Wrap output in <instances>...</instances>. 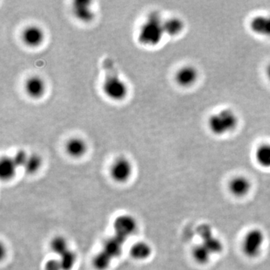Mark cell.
Returning <instances> with one entry per match:
<instances>
[{
    "mask_svg": "<svg viewBox=\"0 0 270 270\" xmlns=\"http://www.w3.org/2000/svg\"><path fill=\"white\" fill-rule=\"evenodd\" d=\"M22 39L27 46L36 48L43 43L45 34L43 30L37 26H30L23 32Z\"/></svg>",
    "mask_w": 270,
    "mask_h": 270,
    "instance_id": "9c48e42d",
    "label": "cell"
},
{
    "mask_svg": "<svg viewBox=\"0 0 270 270\" xmlns=\"http://www.w3.org/2000/svg\"><path fill=\"white\" fill-rule=\"evenodd\" d=\"M239 124L237 114L230 108L214 113L208 118L207 126L213 135L222 136L233 132Z\"/></svg>",
    "mask_w": 270,
    "mask_h": 270,
    "instance_id": "7a4b0ae2",
    "label": "cell"
},
{
    "mask_svg": "<svg viewBox=\"0 0 270 270\" xmlns=\"http://www.w3.org/2000/svg\"><path fill=\"white\" fill-rule=\"evenodd\" d=\"M45 270H62L60 260H48L45 264Z\"/></svg>",
    "mask_w": 270,
    "mask_h": 270,
    "instance_id": "d4e9b609",
    "label": "cell"
},
{
    "mask_svg": "<svg viewBox=\"0 0 270 270\" xmlns=\"http://www.w3.org/2000/svg\"><path fill=\"white\" fill-rule=\"evenodd\" d=\"M17 165L13 158L3 157L0 161V176L2 179L9 180L15 176Z\"/></svg>",
    "mask_w": 270,
    "mask_h": 270,
    "instance_id": "2e32d148",
    "label": "cell"
},
{
    "mask_svg": "<svg viewBox=\"0 0 270 270\" xmlns=\"http://www.w3.org/2000/svg\"><path fill=\"white\" fill-rule=\"evenodd\" d=\"M76 261V255L73 251L68 250L66 253L62 254L60 262L62 270H71L73 268Z\"/></svg>",
    "mask_w": 270,
    "mask_h": 270,
    "instance_id": "603a6c76",
    "label": "cell"
},
{
    "mask_svg": "<svg viewBox=\"0 0 270 270\" xmlns=\"http://www.w3.org/2000/svg\"><path fill=\"white\" fill-rule=\"evenodd\" d=\"M212 254L202 243L196 245L192 250V257L198 264L205 265L209 263Z\"/></svg>",
    "mask_w": 270,
    "mask_h": 270,
    "instance_id": "ac0fdd59",
    "label": "cell"
},
{
    "mask_svg": "<svg viewBox=\"0 0 270 270\" xmlns=\"http://www.w3.org/2000/svg\"><path fill=\"white\" fill-rule=\"evenodd\" d=\"M51 248L55 254L60 256L69 250L67 241L61 236H57L51 241Z\"/></svg>",
    "mask_w": 270,
    "mask_h": 270,
    "instance_id": "7402d4cb",
    "label": "cell"
},
{
    "mask_svg": "<svg viewBox=\"0 0 270 270\" xmlns=\"http://www.w3.org/2000/svg\"><path fill=\"white\" fill-rule=\"evenodd\" d=\"M72 12L77 19L83 22H90L94 19V12L91 9V2L75 1L72 6Z\"/></svg>",
    "mask_w": 270,
    "mask_h": 270,
    "instance_id": "30bf717a",
    "label": "cell"
},
{
    "mask_svg": "<svg viewBox=\"0 0 270 270\" xmlns=\"http://www.w3.org/2000/svg\"><path fill=\"white\" fill-rule=\"evenodd\" d=\"M41 165H42V158L36 154H33L29 155L28 160L24 167L27 173L33 174L39 170Z\"/></svg>",
    "mask_w": 270,
    "mask_h": 270,
    "instance_id": "ffe728a7",
    "label": "cell"
},
{
    "mask_svg": "<svg viewBox=\"0 0 270 270\" xmlns=\"http://www.w3.org/2000/svg\"><path fill=\"white\" fill-rule=\"evenodd\" d=\"M266 75L270 82V63L268 65L267 67L266 68Z\"/></svg>",
    "mask_w": 270,
    "mask_h": 270,
    "instance_id": "484cf974",
    "label": "cell"
},
{
    "mask_svg": "<svg viewBox=\"0 0 270 270\" xmlns=\"http://www.w3.org/2000/svg\"><path fill=\"white\" fill-rule=\"evenodd\" d=\"M265 242V234L258 228L250 230L245 233L242 242V251L248 258H255L261 253Z\"/></svg>",
    "mask_w": 270,
    "mask_h": 270,
    "instance_id": "277c9868",
    "label": "cell"
},
{
    "mask_svg": "<svg viewBox=\"0 0 270 270\" xmlns=\"http://www.w3.org/2000/svg\"><path fill=\"white\" fill-rule=\"evenodd\" d=\"M29 155H27V152L24 150H19L16 152L15 157H14L13 160L15 161V164L17 167H24L26 163H27V160H28Z\"/></svg>",
    "mask_w": 270,
    "mask_h": 270,
    "instance_id": "cb8c5ba5",
    "label": "cell"
},
{
    "mask_svg": "<svg viewBox=\"0 0 270 270\" xmlns=\"http://www.w3.org/2000/svg\"><path fill=\"white\" fill-rule=\"evenodd\" d=\"M105 72V81L103 84L104 93L109 99L114 101H121L127 95V87L120 79L118 71L111 59L106 58L102 63Z\"/></svg>",
    "mask_w": 270,
    "mask_h": 270,
    "instance_id": "6da1fadb",
    "label": "cell"
},
{
    "mask_svg": "<svg viewBox=\"0 0 270 270\" xmlns=\"http://www.w3.org/2000/svg\"><path fill=\"white\" fill-rule=\"evenodd\" d=\"M254 157L259 165L270 168V143L260 145L256 149Z\"/></svg>",
    "mask_w": 270,
    "mask_h": 270,
    "instance_id": "e0dca14e",
    "label": "cell"
},
{
    "mask_svg": "<svg viewBox=\"0 0 270 270\" xmlns=\"http://www.w3.org/2000/svg\"><path fill=\"white\" fill-rule=\"evenodd\" d=\"M66 151L71 156L79 158L85 154L87 151V144L82 139L74 137L67 142Z\"/></svg>",
    "mask_w": 270,
    "mask_h": 270,
    "instance_id": "4fadbf2b",
    "label": "cell"
},
{
    "mask_svg": "<svg viewBox=\"0 0 270 270\" xmlns=\"http://www.w3.org/2000/svg\"><path fill=\"white\" fill-rule=\"evenodd\" d=\"M185 28V23L181 18L173 17L164 21V30L165 34L176 36L180 34Z\"/></svg>",
    "mask_w": 270,
    "mask_h": 270,
    "instance_id": "5bb4252c",
    "label": "cell"
},
{
    "mask_svg": "<svg viewBox=\"0 0 270 270\" xmlns=\"http://www.w3.org/2000/svg\"><path fill=\"white\" fill-rule=\"evenodd\" d=\"M126 239L116 235L114 237L108 239L104 245V250L107 254H109L112 258L118 257L122 251V245Z\"/></svg>",
    "mask_w": 270,
    "mask_h": 270,
    "instance_id": "9a60e30c",
    "label": "cell"
},
{
    "mask_svg": "<svg viewBox=\"0 0 270 270\" xmlns=\"http://www.w3.org/2000/svg\"><path fill=\"white\" fill-rule=\"evenodd\" d=\"M152 250L151 247L146 242H137L132 247L130 254L136 260H144L150 256Z\"/></svg>",
    "mask_w": 270,
    "mask_h": 270,
    "instance_id": "d6986e66",
    "label": "cell"
},
{
    "mask_svg": "<svg viewBox=\"0 0 270 270\" xmlns=\"http://www.w3.org/2000/svg\"><path fill=\"white\" fill-rule=\"evenodd\" d=\"M116 235L126 239L128 236L135 233L137 223L135 218L130 215H121L116 218L114 224Z\"/></svg>",
    "mask_w": 270,
    "mask_h": 270,
    "instance_id": "52a82bcc",
    "label": "cell"
},
{
    "mask_svg": "<svg viewBox=\"0 0 270 270\" xmlns=\"http://www.w3.org/2000/svg\"><path fill=\"white\" fill-rule=\"evenodd\" d=\"M199 78L197 68L191 65H186L179 68L175 75V81L178 85L183 88H188L196 84Z\"/></svg>",
    "mask_w": 270,
    "mask_h": 270,
    "instance_id": "5b68a950",
    "label": "cell"
},
{
    "mask_svg": "<svg viewBox=\"0 0 270 270\" xmlns=\"http://www.w3.org/2000/svg\"><path fill=\"white\" fill-rule=\"evenodd\" d=\"M164 34V21L158 12H152L140 28L138 40L143 45L155 46L161 42Z\"/></svg>",
    "mask_w": 270,
    "mask_h": 270,
    "instance_id": "3957f363",
    "label": "cell"
},
{
    "mask_svg": "<svg viewBox=\"0 0 270 270\" xmlns=\"http://www.w3.org/2000/svg\"><path fill=\"white\" fill-rule=\"evenodd\" d=\"M112 257L105 251H101L95 257L93 265L98 270H105L109 266Z\"/></svg>",
    "mask_w": 270,
    "mask_h": 270,
    "instance_id": "44dd1931",
    "label": "cell"
},
{
    "mask_svg": "<svg viewBox=\"0 0 270 270\" xmlns=\"http://www.w3.org/2000/svg\"><path fill=\"white\" fill-rule=\"evenodd\" d=\"M132 168L130 161L124 157L117 158L111 168V175L114 180L118 182H124L130 177Z\"/></svg>",
    "mask_w": 270,
    "mask_h": 270,
    "instance_id": "8992f818",
    "label": "cell"
},
{
    "mask_svg": "<svg viewBox=\"0 0 270 270\" xmlns=\"http://www.w3.org/2000/svg\"><path fill=\"white\" fill-rule=\"evenodd\" d=\"M45 81L38 76H33L27 80L25 84L26 92L33 99H40L45 93Z\"/></svg>",
    "mask_w": 270,
    "mask_h": 270,
    "instance_id": "7c38bea8",
    "label": "cell"
},
{
    "mask_svg": "<svg viewBox=\"0 0 270 270\" xmlns=\"http://www.w3.org/2000/svg\"><path fill=\"white\" fill-rule=\"evenodd\" d=\"M228 189L230 194L234 197H245L251 191V181L244 176H235L229 182Z\"/></svg>",
    "mask_w": 270,
    "mask_h": 270,
    "instance_id": "ba28073f",
    "label": "cell"
},
{
    "mask_svg": "<svg viewBox=\"0 0 270 270\" xmlns=\"http://www.w3.org/2000/svg\"><path fill=\"white\" fill-rule=\"evenodd\" d=\"M251 31L258 36L270 38V15H257L250 21Z\"/></svg>",
    "mask_w": 270,
    "mask_h": 270,
    "instance_id": "8fae6325",
    "label": "cell"
}]
</instances>
